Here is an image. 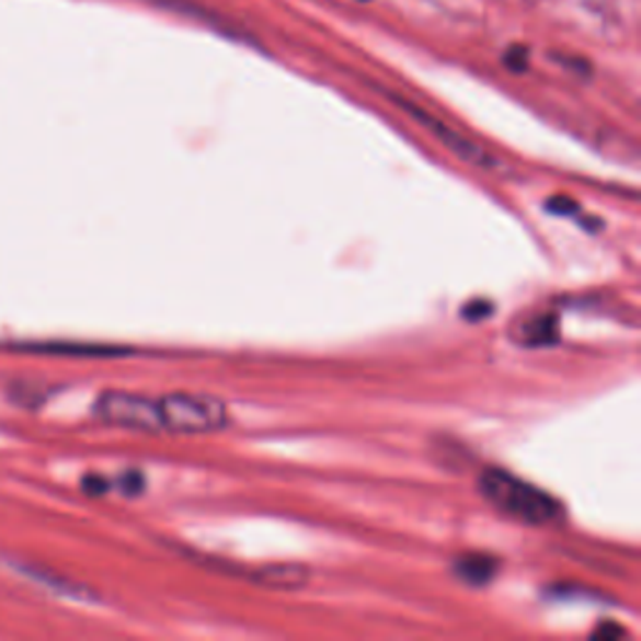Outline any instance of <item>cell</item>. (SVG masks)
<instances>
[{
    "instance_id": "8fae6325",
    "label": "cell",
    "mask_w": 641,
    "mask_h": 641,
    "mask_svg": "<svg viewBox=\"0 0 641 641\" xmlns=\"http://www.w3.org/2000/svg\"><path fill=\"white\" fill-rule=\"evenodd\" d=\"M83 489L88 491V494L99 496V494H105V491L111 489V481H105L101 477H85L83 479Z\"/></svg>"
},
{
    "instance_id": "9c48e42d",
    "label": "cell",
    "mask_w": 641,
    "mask_h": 641,
    "mask_svg": "<svg viewBox=\"0 0 641 641\" xmlns=\"http://www.w3.org/2000/svg\"><path fill=\"white\" fill-rule=\"evenodd\" d=\"M123 494L126 496H138L140 491H144V473H138V471H126L123 473V477L118 479V484H116Z\"/></svg>"
},
{
    "instance_id": "ba28073f",
    "label": "cell",
    "mask_w": 641,
    "mask_h": 641,
    "mask_svg": "<svg viewBox=\"0 0 641 641\" xmlns=\"http://www.w3.org/2000/svg\"><path fill=\"white\" fill-rule=\"evenodd\" d=\"M524 333V344H531V346H539V344H554L557 341V321L551 319V316H547V319H537L531 321L529 327H526Z\"/></svg>"
},
{
    "instance_id": "52a82bcc",
    "label": "cell",
    "mask_w": 641,
    "mask_h": 641,
    "mask_svg": "<svg viewBox=\"0 0 641 641\" xmlns=\"http://www.w3.org/2000/svg\"><path fill=\"white\" fill-rule=\"evenodd\" d=\"M33 351H43V354H68V356H121L128 354L123 348L108 346H83V344H41V346H25Z\"/></svg>"
},
{
    "instance_id": "7c38bea8",
    "label": "cell",
    "mask_w": 641,
    "mask_h": 641,
    "mask_svg": "<svg viewBox=\"0 0 641 641\" xmlns=\"http://www.w3.org/2000/svg\"><path fill=\"white\" fill-rule=\"evenodd\" d=\"M549 210H554V214H572V210H576V206L569 204V198H551Z\"/></svg>"
},
{
    "instance_id": "8992f818",
    "label": "cell",
    "mask_w": 641,
    "mask_h": 641,
    "mask_svg": "<svg viewBox=\"0 0 641 641\" xmlns=\"http://www.w3.org/2000/svg\"><path fill=\"white\" fill-rule=\"evenodd\" d=\"M454 572L471 586H484L499 572V561L487 554H463L454 561Z\"/></svg>"
},
{
    "instance_id": "5b68a950",
    "label": "cell",
    "mask_w": 641,
    "mask_h": 641,
    "mask_svg": "<svg viewBox=\"0 0 641 641\" xmlns=\"http://www.w3.org/2000/svg\"><path fill=\"white\" fill-rule=\"evenodd\" d=\"M311 572L301 564H268L249 572L251 584L266 586V590H301L309 584Z\"/></svg>"
},
{
    "instance_id": "3957f363",
    "label": "cell",
    "mask_w": 641,
    "mask_h": 641,
    "mask_svg": "<svg viewBox=\"0 0 641 641\" xmlns=\"http://www.w3.org/2000/svg\"><path fill=\"white\" fill-rule=\"evenodd\" d=\"M95 416L111 426L134 428V432H161V411L158 399L144 393L128 391H105L95 399Z\"/></svg>"
},
{
    "instance_id": "30bf717a",
    "label": "cell",
    "mask_w": 641,
    "mask_h": 641,
    "mask_svg": "<svg viewBox=\"0 0 641 641\" xmlns=\"http://www.w3.org/2000/svg\"><path fill=\"white\" fill-rule=\"evenodd\" d=\"M491 313H494V306L487 304V301H477L473 306H469V309H463V316H467L469 321H481Z\"/></svg>"
},
{
    "instance_id": "277c9868",
    "label": "cell",
    "mask_w": 641,
    "mask_h": 641,
    "mask_svg": "<svg viewBox=\"0 0 641 641\" xmlns=\"http://www.w3.org/2000/svg\"><path fill=\"white\" fill-rule=\"evenodd\" d=\"M389 95H391V101L399 105V108H403L411 118H416L421 126L428 128V134H434L446 148H449L451 153L459 156L461 161L477 165V169H502V161H499L494 153H489L484 146L473 144L471 138L459 134V130H454L451 126H446L444 121L428 116L424 108H419V105L409 103L407 99H401V95H393V93H389Z\"/></svg>"
},
{
    "instance_id": "4fadbf2b",
    "label": "cell",
    "mask_w": 641,
    "mask_h": 641,
    "mask_svg": "<svg viewBox=\"0 0 641 641\" xmlns=\"http://www.w3.org/2000/svg\"><path fill=\"white\" fill-rule=\"evenodd\" d=\"M625 634V629H619V627H607V629H596V637H621Z\"/></svg>"
},
{
    "instance_id": "6da1fadb",
    "label": "cell",
    "mask_w": 641,
    "mask_h": 641,
    "mask_svg": "<svg viewBox=\"0 0 641 641\" xmlns=\"http://www.w3.org/2000/svg\"><path fill=\"white\" fill-rule=\"evenodd\" d=\"M479 491L491 506L514 516L516 522L547 526L561 519V504L554 496L502 469H487L479 477Z\"/></svg>"
},
{
    "instance_id": "7a4b0ae2",
    "label": "cell",
    "mask_w": 641,
    "mask_h": 641,
    "mask_svg": "<svg viewBox=\"0 0 641 641\" xmlns=\"http://www.w3.org/2000/svg\"><path fill=\"white\" fill-rule=\"evenodd\" d=\"M161 432L169 434H210L228 424L226 401L206 393H169L158 397Z\"/></svg>"
}]
</instances>
